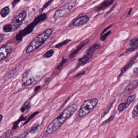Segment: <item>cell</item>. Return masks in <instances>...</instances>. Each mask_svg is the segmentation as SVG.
Listing matches in <instances>:
<instances>
[{"label": "cell", "mask_w": 138, "mask_h": 138, "mask_svg": "<svg viewBox=\"0 0 138 138\" xmlns=\"http://www.w3.org/2000/svg\"><path fill=\"white\" fill-rule=\"evenodd\" d=\"M111 31L110 30V31H108V32H106L105 34H104L102 35H101V37L100 38V41H105L106 39V38H107V37L109 34H111Z\"/></svg>", "instance_id": "f1b7e54d"}, {"label": "cell", "mask_w": 138, "mask_h": 138, "mask_svg": "<svg viewBox=\"0 0 138 138\" xmlns=\"http://www.w3.org/2000/svg\"><path fill=\"white\" fill-rule=\"evenodd\" d=\"M138 104H137L134 107L133 110L132 112V117L133 119H136L138 117Z\"/></svg>", "instance_id": "cb8c5ba5"}, {"label": "cell", "mask_w": 138, "mask_h": 138, "mask_svg": "<svg viewBox=\"0 0 138 138\" xmlns=\"http://www.w3.org/2000/svg\"><path fill=\"white\" fill-rule=\"evenodd\" d=\"M39 111L35 112L33 114H32L31 115H30V116L29 117V118H28L26 120V122H25L24 123V124H23V125L26 124H27V123H28L31 119H32L33 117H34V116H35L39 114Z\"/></svg>", "instance_id": "83f0119b"}, {"label": "cell", "mask_w": 138, "mask_h": 138, "mask_svg": "<svg viewBox=\"0 0 138 138\" xmlns=\"http://www.w3.org/2000/svg\"><path fill=\"white\" fill-rule=\"evenodd\" d=\"M52 32V29H47L37 36L29 45L26 49V53L30 54L39 48L47 40Z\"/></svg>", "instance_id": "7a4b0ae2"}, {"label": "cell", "mask_w": 138, "mask_h": 138, "mask_svg": "<svg viewBox=\"0 0 138 138\" xmlns=\"http://www.w3.org/2000/svg\"><path fill=\"white\" fill-rule=\"evenodd\" d=\"M40 88H40V86H37V87H36V88L34 89V91H35V92H37V91H38L39 90H40Z\"/></svg>", "instance_id": "f35d334b"}, {"label": "cell", "mask_w": 138, "mask_h": 138, "mask_svg": "<svg viewBox=\"0 0 138 138\" xmlns=\"http://www.w3.org/2000/svg\"><path fill=\"white\" fill-rule=\"evenodd\" d=\"M46 18L47 15L46 13L41 14L37 17L36 18L32 23L30 24L27 27L24 29V30L19 32V33L16 35V40L20 41L24 36L31 33L37 24H39L40 22L45 20Z\"/></svg>", "instance_id": "3957f363"}, {"label": "cell", "mask_w": 138, "mask_h": 138, "mask_svg": "<svg viewBox=\"0 0 138 138\" xmlns=\"http://www.w3.org/2000/svg\"><path fill=\"white\" fill-rule=\"evenodd\" d=\"M137 56H138V55H137V54L136 56H134V57L131 59V60L129 62V63L126 66H124L123 68L121 69V73H120V75H121L123 73H125L132 66L133 64L135 62V61L137 59Z\"/></svg>", "instance_id": "9a60e30c"}, {"label": "cell", "mask_w": 138, "mask_h": 138, "mask_svg": "<svg viewBox=\"0 0 138 138\" xmlns=\"http://www.w3.org/2000/svg\"><path fill=\"white\" fill-rule=\"evenodd\" d=\"M138 80H135L130 83L124 90V93L125 94L128 95L131 94V93L134 91L138 86Z\"/></svg>", "instance_id": "4fadbf2b"}, {"label": "cell", "mask_w": 138, "mask_h": 138, "mask_svg": "<svg viewBox=\"0 0 138 138\" xmlns=\"http://www.w3.org/2000/svg\"><path fill=\"white\" fill-rule=\"evenodd\" d=\"M3 118V115H2V114H0V124L1 123Z\"/></svg>", "instance_id": "60d3db41"}, {"label": "cell", "mask_w": 138, "mask_h": 138, "mask_svg": "<svg viewBox=\"0 0 138 138\" xmlns=\"http://www.w3.org/2000/svg\"><path fill=\"white\" fill-rule=\"evenodd\" d=\"M10 12V10L9 7L6 6L1 10L0 12V15L2 18L6 17V16L9 14Z\"/></svg>", "instance_id": "ac0fdd59"}, {"label": "cell", "mask_w": 138, "mask_h": 138, "mask_svg": "<svg viewBox=\"0 0 138 138\" xmlns=\"http://www.w3.org/2000/svg\"><path fill=\"white\" fill-rule=\"evenodd\" d=\"M39 127H40L39 124H37V123L34 124V125L32 126L30 128L29 130V132L30 133H34L38 131Z\"/></svg>", "instance_id": "ffe728a7"}, {"label": "cell", "mask_w": 138, "mask_h": 138, "mask_svg": "<svg viewBox=\"0 0 138 138\" xmlns=\"http://www.w3.org/2000/svg\"><path fill=\"white\" fill-rule=\"evenodd\" d=\"M76 104H73L64 110L58 117L55 118L47 127L46 132L47 134L54 133L66 121L72 116L77 109Z\"/></svg>", "instance_id": "6da1fadb"}, {"label": "cell", "mask_w": 138, "mask_h": 138, "mask_svg": "<svg viewBox=\"0 0 138 138\" xmlns=\"http://www.w3.org/2000/svg\"><path fill=\"white\" fill-rule=\"evenodd\" d=\"M137 48H138V46L134 47H131L128 48L126 49V52L127 53H129L131 52H133V51H134L135 50H136Z\"/></svg>", "instance_id": "f546056e"}, {"label": "cell", "mask_w": 138, "mask_h": 138, "mask_svg": "<svg viewBox=\"0 0 138 138\" xmlns=\"http://www.w3.org/2000/svg\"><path fill=\"white\" fill-rule=\"evenodd\" d=\"M90 18L87 15H84L74 20L72 23L73 26L75 27L81 26L85 24L89 21Z\"/></svg>", "instance_id": "7c38bea8"}, {"label": "cell", "mask_w": 138, "mask_h": 138, "mask_svg": "<svg viewBox=\"0 0 138 138\" xmlns=\"http://www.w3.org/2000/svg\"><path fill=\"white\" fill-rule=\"evenodd\" d=\"M27 119L26 117H24L23 115H22L20 117V118H19V119L16 121L14 124H13V130H16L18 127V125H19V123H20L22 121H24L26 120Z\"/></svg>", "instance_id": "d6986e66"}, {"label": "cell", "mask_w": 138, "mask_h": 138, "mask_svg": "<svg viewBox=\"0 0 138 138\" xmlns=\"http://www.w3.org/2000/svg\"><path fill=\"white\" fill-rule=\"evenodd\" d=\"M18 138V137H17V136H13V137H12V138Z\"/></svg>", "instance_id": "ee69618b"}, {"label": "cell", "mask_w": 138, "mask_h": 138, "mask_svg": "<svg viewBox=\"0 0 138 138\" xmlns=\"http://www.w3.org/2000/svg\"><path fill=\"white\" fill-rule=\"evenodd\" d=\"M27 15V12L25 11H23L14 17L11 24L12 26L13 31L18 29L20 26H21L26 18Z\"/></svg>", "instance_id": "ba28073f"}, {"label": "cell", "mask_w": 138, "mask_h": 138, "mask_svg": "<svg viewBox=\"0 0 138 138\" xmlns=\"http://www.w3.org/2000/svg\"><path fill=\"white\" fill-rule=\"evenodd\" d=\"M53 1H49L46 3L44 5L43 7H42L41 10V12H43V11H44L45 9L48 6H49V5L51 4V3Z\"/></svg>", "instance_id": "1f68e13d"}, {"label": "cell", "mask_w": 138, "mask_h": 138, "mask_svg": "<svg viewBox=\"0 0 138 138\" xmlns=\"http://www.w3.org/2000/svg\"><path fill=\"white\" fill-rule=\"evenodd\" d=\"M112 26L113 24H111V25L109 26V27H107L106 28H105V29L102 32V33H101V35H102V34H104V33L106 32L107 31V30H108L109 29H110Z\"/></svg>", "instance_id": "e575fe53"}, {"label": "cell", "mask_w": 138, "mask_h": 138, "mask_svg": "<svg viewBox=\"0 0 138 138\" xmlns=\"http://www.w3.org/2000/svg\"><path fill=\"white\" fill-rule=\"evenodd\" d=\"M90 40L89 39H87L84 41H81L79 44L76 47V48L73 51H72L71 54H69V58L71 59L73 58L76 56L79 52L85 46V45L89 43Z\"/></svg>", "instance_id": "8fae6325"}, {"label": "cell", "mask_w": 138, "mask_h": 138, "mask_svg": "<svg viewBox=\"0 0 138 138\" xmlns=\"http://www.w3.org/2000/svg\"><path fill=\"white\" fill-rule=\"evenodd\" d=\"M12 47L8 45L2 46L0 48V61L6 58L12 52Z\"/></svg>", "instance_id": "30bf717a"}, {"label": "cell", "mask_w": 138, "mask_h": 138, "mask_svg": "<svg viewBox=\"0 0 138 138\" xmlns=\"http://www.w3.org/2000/svg\"><path fill=\"white\" fill-rule=\"evenodd\" d=\"M115 5L114 6V7H113L109 11V12H107V14H109V13L111 12L112 10H113L114 9V8L115 7Z\"/></svg>", "instance_id": "b9f144b4"}, {"label": "cell", "mask_w": 138, "mask_h": 138, "mask_svg": "<svg viewBox=\"0 0 138 138\" xmlns=\"http://www.w3.org/2000/svg\"><path fill=\"white\" fill-rule=\"evenodd\" d=\"M114 1H113V0L105 1L96 8V10L97 12H100L101 11L104 10L106 8L111 5L114 3Z\"/></svg>", "instance_id": "5bb4252c"}, {"label": "cell", "mask_w": 138, "mask_h": 138, "mask_svg": "<svg viewBox=\"0 0 138 138\" xmlns=\"http://www.w3.org/2000/svg\"><path fill=\"white\" fill-rule=\"evenodd\" d=\"M54 50L53 49H50L44 55V57L46 58H49L51 57L54 54Z\"/></svg>", "instance_id": "484cf974"}, {"label": "cell", "mask_w": 138, "mask_h": 138, "mask_svg": "<svg viewBox=\"0 0 138 138\" xmlns=\"http://www.w3.org/2000/svg\"><path fill=\"white\" fill-rule=\"evenodd\" d=\"M71 41V40H70L69 39H67L66 40H64L61 43H59V44H57L55 46V47L57 48H60L62 47H63V46H64L66 44L69 43V42Z\"/></svg>", "instance_id": "d4e9b609"}, {"label": "cell", "mask_w": 138, "mask_h": 138, "mask_svg": "<svg viewBox=\"0 0 138 138\" xmlns=\"http://www.w3.org/2000/svg\"><path fill=\"white\" fill-rule=\"evenodd\" d=\"M39 76L31 75V71L28 70L25 71L23 75L22 82L25 87H29L37 83L40 79Z\"/></svg>", "instance_id": "8992f818"}, {"label": "cell", "mask_w": 138, "mask_h": 138, "mask_svg": "<svg viewBox=\"0 0 138 138\" xmlns=\"http://www.w3.org/2000/svg\"><path fill=\"white\" fill-rule=\"evenodd\" d=\"M76 2V1H68L56 11L53 16L55 20H58L66 15L75 7Z\"/></svg>", "instance_id": "5b68a950"}, {"label": "cell", "mask_w": 138, "mask_h": 138, "mask_svg": "<svg viewBox=\"0 0 138 138\" xmlns=\"http://www.w3.org/2000/svg\"><path fill=\"white\" fill-rule=\"evenodd\" d=\"M16 72V68H14L13 69H10L9 71L6 73L5 75L4 78L5 80H7L10 79L12 78Z\"/></svg>", "instance_id": "2e32d148"}, {"label": "cell", "mask_w": 138, "mask_h": 138, "mask_svg": "<svg viewBox=\"0 0 138 138\" xmlns=\"http://www.w3.org/2000/svg\"><path fill=\"white\" fill-rule=\"evenodd\" d=\"M138 39L137 37H135L132 39L129 42L130 46H131V47L138 46Z\"/></svg>", "instance_id": "603a6c76"}, {"label": "cell", "mask_w": 138, "mask_h": 138, "mask_svg": "<svg viewBox=\"0 0 138 138\" xmlns=\"http://www.w3.org/2000/svg\"></svg>", "instance_id": "f6af8a7d"}, {"label": "cell", "mask_w": 138, "mask_h": 138, "mask_svg": "<svg viewBox=\"0 0 138 138\" xmlns=\"http://www.w3.org/2000/svg\"><path fill=\"white\" fill-rule=\"evenodd\" d=\"M66 62H67V60L66 59L64 58V57H63V60L61 62V63L56 67V70H60V69H61L63 67V66L66 63Z\"/></svg>", "instance_id": "4316f807"}, {"label": "cell", "mask_w": 138, "mask_h": 138, "mask_svg": "<svg viewBox=\"0 0 138 138\" xmlns=\"http://www.w3.org/2000/svg\"><path fill=\"white\" fill-rule=\"evenodd\" d=\"M3 35L1 34L0 35V42L3 40Z\"/></svg>", "instance_id": "ab89813d"}, {"label": "cell", "mask_w": 138, "mask_h": 138, "mask_svg": "<svg viewBox=\"0 0 138 138\" xmlns=\"http://www.w3.org/2000/svg\"><path fill=\"white\" fill-rule=\"evenodd\" d=\"M71 98V97H69L68 98H67V99L66 100V101L64 102L63 104L62 105L61 107H60V108H59V109L58 110V111H59L60 110H61V109H62V108H63V107H64V105H65L66 104V102H67L68 101V100H69V99H70V98Z\"/></svg>", "instance_id": "d590c367"}, {"label": "cell", "mask_w": 138, "mask_h": 138, "mask_svg": "<svg viewBox=\"0 0 138 138\" xmlns=\"http://www.w3.org/2000/svg\"><path fill=\"white\" fill-rule=\"evenodd\" d=\"M133 74L135 76H137L138 75V68H136L133 70Z\"/></svg>", "instance_id": "8d00e7d4"}, {"label": "cell", "mask_w": 138, "mask_h": 138, "mask_svg": "<svg viewBox=\"0 0 138 138\" xmlns=\"http://www.w3.org/2000/svg\"><path fill=\"white\" fill-rule=\"evenodd\" d=\"M99 47L100 45L98 44H95L90 47L88 49V50H87L85 55H84L83 57L79 59V60H78L77 66L83 65L84 64L87 63L92 58L96 50L98 48V47Z\"/></svg>", "instance_id": "52a82bcc"}, {"label": "cell", "mask_w": 138, "mask_h": 138, "mask_svg": "<svg viewBox=\"0 0 138 138\" xmlns=\"http://www.w3.org/2000/svg\"><path fill=\"white\" fill-rule=\"evenodd\" d=\"M85 71H83V72H80V73H78L77 74V75H76L75 76V77H79V76H80L81 75H84V74H85Z\"/></svg>", "instance_id": "74e56055"}, {"label": "cell", "mask_w": 138, "mask_h": 138, "mask_svg": "<svg viewBox=\"0 0 138 138\" xmlns=\"http://www.w3.org/2000/svg\"><path fill=\"white\" fill-rule=\"evenodd\" d=\"M10 131H7L3 135H2L1 136V137L0 138H7L10 136Z\"/></svg>", "instance_id": "d6a6232c"}, {"label": "cell", "mask_w": 138, "mask_h": 138, "mask_svg": "<svg viewBox=\"0 0 138 138\" xmlns=\"http://www.w3.org/2000/svg\"><path fill=\"white\" fill-rule=\"evenodd\" d=\"M98 100L96 98L84 101L78 113L79 116L84 117L91 112L97 105Z\"/></svg>", "instance_id": "277c9868"}, {"label": "cell", "mask_w": 138, "mask_h": 138, "mask_svg": "<svg viewBox=\"0 0 138 138\" xmlns=\"http://www.w3.org/2000/svg\"><path fill=\"white\" fill-rule=\"evenodd\" d=\"M29 133V131H27L25 132L22 134L20 135V136L19 138L18 137V138H25L26 136H27L28 134Z\"/></svg>", "instance_id": "836d02e7"}, {"label": "cell", "mask_w": 138, "mask_h": 138, "mask_svg": "<svg viewBox=\"0 0 138 138\" xmlns=\"http://www.w3.org/2000/svg\"><path fill=\"white\" fill-rule=\"evenodd\" d=\"M136 98V95L135 94L129 96L126 102L121 103L117 107L118 111L120 112H122L124 111L128 108L132 103L133 102Z\"/></svg>", "instance_id": "9c48e42d"}, {"label": "cell", "mask_w": 138, "mask_h": 138, "mask_svg": "<svg viewBox=\"0 0 138 138\" xmlns=\"http://www.w3.org/2000/svg\"><path fill=\"white\" fill-rule=\"evenodd\" d=\"M115 117V115H111V116L108 119H107V120H106V121H105V122L102 124V125H105L106 124H108V123L111 122L112 120H113V119H114Z\"/></svg>", "instance_id": "4dcf8cb0"}, {"label": "cell", "mask_w": 138, "mask_h": 138, "mask_svg": "<svg viewBox=\"0 0 138 138\" xmlns=\"http://www.w3.org/2000/svg\"><path fill=\"white\" fill-rule=\"evenodd\" d=\"M30 107V102L29 101H27L23 104V106L21 107V111L22 113L24 112L27 110Z\"/></svg>", "instance_id": "44dd1931"}, {"label": "cell", "mask_w": 138, "mask_h": 138, "mask_svg": "<svg viewBox=\"0 0 138 138\" xmlns=\"http://www.w3.org/2000/svg\"><path fill=\"white\" fill-rule=\"evenodd\" d=\"M3 30L5 32H11L13 31L12 26L10 24L5 25L3 27Z\"/></svg>", "instance_id": "7402d4cb"}, {"label": "cell", "mask_w": 138, "mask_h": 138, "mask_svg": "<svg viewBox=\"0 0 138 138\" xmlns=\"http://www.w3.org/2000/svg\"><path fill=\"white\" fill-rule=\"evenodd\" d=\"M115 100H116V99H115L113 100L110 103L108 106H107V107L105 108V109L104 110V111H103V113H102V114L101 118H102L103 117H104L105 116V115L109 112L110 110H111V108H112V107H113V105L114 103L115 102Z\"/></svg>", "instance_id": "e0dca14e"}, {"label": "cell", "mask_w": 138, "mask_h": 138, "mask_svg": "<svg viewBox=\"0 0 138 138\" xmlns=\"http://www.w3.org/2000/svg\"><path fill=\"white\" fill-rule=\"evenodd\" d=\"M132 8H131L130 10L129 11L128 13V15H131V13L132 11Z\"/></svg>", "instance_id": "7bdbcfd3"}]
</instances>
